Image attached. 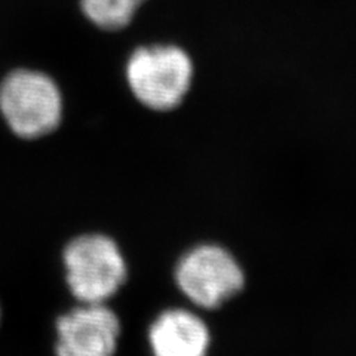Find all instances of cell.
Masks as SVG:
<instances>
[{
    "mask_svg": "<svg viewBox=\"0 0 356 356\" xmlns=\"http://www.w3.org/2000/svg\"><path fill=\"white\" fill-rule=\"evenodd\" d=\"M55 356H113L120 321L106 303H81L55 322Z\"/></svg>",
    "mask_w": 356,
    "mask_h": 356,
    "instance_id": "cell-5",
    "label": "cell"
},
{
    "mask_svg": "<svg viewBox=\"0 0 356 356\" xmlns=\"http://www.w3.org/2000/svg\"><path fill=\"white\" fill-rule=\"evenodd\" d=\"M65 282L79 303H106L127 280L118 243L99 233L72 239L63 251Z\"/></svg>",
    "mask_w": 356,
    "mask_h": 356,
    "instance_id": "cell-3",
    "label": "cell"
},
{
    "mask_svg": "<svg viewBox=\"0 0 356 356\" xmlns=\"http://www.w3.org/2000/svg\"><path fill=\"white\" fill-rule=\"evenodd\" d=\"M196 74L195 60L184 47L172 42L140 44L125 63V79L137 102L154 111L181 106Z\"/></svg>",
    "mask_w": 356,
    "mask_h": 356,
    "instance_id": "cell-1",
    "label": "cell"
},
{
    "mask_svg": "<svg viewBox=\"0 0 356 356\" xmlns=\"http://www.w3.org/2000/svg\"><path fill=\"white\" fill-rule=\"evenodd\" d=\"M175 281L193 305L214 309L241 291L245 277L227 250L204 243L187 251L177 263Z\"/></svg>",
    "mask_w": 356,
    "mask_h": 356,
    "instance_id": "cell-4",
    "label": "cell"
},
{
    "mask_svg": "<svg viewBox=\"0 0 356 356\" xmlns=\"http://www.w3.org/2000/svg\"><path fill=\"white\" fill-rule=\"evenodd\" d=\"M149 0H81L82 13L92 26L103 31L129 27Z\"/></svg>",
    "mask_w": 356,
    "mask_h": 356,
    "instance_id": "cell-7",
    "label": "cell"
},
{
    "mask_svg": "<svg viewBox=\"0 0 356 356\" xmlns=\"http://www.w3.org/2000/svg\"><path fill=\"white\" fill-rule=\"evenodd\" d=\"M0 316H2V310H0Z\"/></svg>",
    "mask_w": 356,
    "mask_h": 356,
    "instance_id": "cell-8",
    "label": "cell"
},
{
    "mask_svg": "<svg viewBox=\"0 0 356 356\" xmlns=\"http://www.w3.org/2000/svg\"><path fill=\"white\" fill-rule=\"evenodd\" d=\"M149 343L153 356H205L209 330L193 312L168 309L153 321Z\"/></svg>",
    "mask_w": 356,
    "mask_h": 356,
    "instance_id": "cell-6",
    "label": "cell"
},
{
    "mask_svg": "<svg viewBox=\"0 0 356 356\" xmlns=\"http://www.w3.org/2000/svg\"><path fill=\"white\" fill-rule=\"evenodd\" d=\"M0 113L19 138H40L60 127L63 95L48 74L29 69L14 70L0 83Z\"/></svg>",
    "mask_w": 356,
    "mask_h": 356,
    "instance_id": "cell-2",
    "label": "cell"
}]
</instances>
